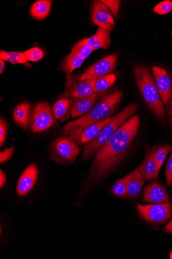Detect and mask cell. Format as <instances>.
<instances>
[{
	"label": "cell",
	"mask_w": 172,
	"mask_h": 259,
	"mask_svg": "<svg viewBox=\"0 0 172 259\" xmlns=\"http://www.w3.org/2000/svg\"><path fill=\"white\" fill-rule=\"evenodd\" d=\"M139 125V117L132 116L117 131L106 145L97 150L92 167L95 177L103 176L117 165L130 148Z\"/></svg>",
	"instance_id": "obj_1"
},
{
	"label": "cell",
	"mask_w": 172,
	"mask_h": 259,
	"mask_svg": "<svg viewBox=\"0 0 172 259\" xmlns=\"http://www.w3.org/2000/svg\"><path fill=\"white\" fill-rule=\"evenodd\" d=\"M122 97L121 92L105 96L85 115L75 121L67 123L62 129L64 134L70 135L74 131L102 120L114 111Z\"/></svg>",
	"instance_id": "obj_2"
},
{
	"label": "cell",
	"mask_w": 172,
	"mask_h": 259,
	"mask_svg": "<svg viewBox=\"0 0 172 259\" xmlns=\"http://www.w3.org/2000/svg\"><path fill=\"white\" fill-rule=\"evenodd\" d=\"M135 78L142 97L151 110L161 120L165 116V107L151 74L146 68L136 65Z\"/></svg>",
	"instance_id": "obj_3"
},
{
	"label": "cell",
	"mask_w": 172,
	"mask_h": 259,
	"mask_svg": "<svg viewBox=\"0 0 172 259\" xmlns=\"http://www.w3.org/2000/svg\"><path fill=\"white\" fill-rule=\"evenodd\" d=\"M137 107L138 105L136 103L131 104L111 117L109 122L103 128L99 135L85 145L82 157L84 159L88 158L106 145L117 131L131 118Z\"/></svg>",
	"instance_id": "obj_4"
},
{
	"label": "cell",
	"mask_w": 172,
	"mask_h": 259,
	"mask_svg": "<svg viewBox=\"0 0 172 259\" xmlns=\"http://www.w3.org/2000/svg\"><path fill=\"white\" fill-rule=\"evenodd\" d=\"M80 153L81 150L78 144L70 137H61L55 140L50 149L52 159L60 163L75 161Z\"/></svg>",
	"instance_id": "obj_5"
},
{
	"label": "cell",
	"mask_w": 172,
	"mask_h": 259,
	"mask_svg": "<svg viewBox=\"0 0 172 259\" xmlns=\"http://www.w3.org/2000/svg\"><path fill=\"white\" fill-rule=\"evenodd\" d=\"M50 105L46 102L36 104L31 116V128L34 133L42 132L50 128L55 122Z\"/></svg>",
	"instance_id": "obj_6"
},
{
	"label": "cell",
	"mask_w": 172,
	"mask_h": 259,
	"mask_svg": "<svg viewBox=\"0 0 172 259\" xmlns=\"http://www.w3.org/2000/svg\"><path fill=\"white\" fill-rule=\"evenodd\" d=\"M96 79L77 80L75 77L67 75L64 98L70 100L84 98L96 93L94 89Z\"/></svg>",
	"instance_id": "obj_7"
},
{
	"label": "cell",
	"mask_w": 172,
	"mask_h": 259,
	"mask_svg": "<svg viewBox=\"0 0 172 259\" xmlns=\"http://www.w3.org/2000/svg\"><path fill=\"white\" fill-rule=\"evenodd\" d=\"M137 209L146 221L155 223H165L171 217L170 203L143 205L137 204Z\"/></svg>",
	"instance_id": "obj_8"
},
{
	"label": "cell",
	"mask_w": 172,
	"mask_h": 259,
	"mask_svg": "<svg viewBox=\"0 0 172 259\" xmlns=\"http://www.w3.org/2000/svg\"><path fill=\"white\" fill-rule=\"evenodd\" d=\"M117 60V55L116 54L106 57L91 65L77 78L79 80L96 79L109 75L114 70Z\"/></svg>",
	"instance_id": "obj_9"
},
{
	"label": "cell",
	"mask_w": 172,
	"mask_h": 259,
	"mask_svg": "<svg viewBox=\"0 0 172 259\" xmlns=\"http://www.w3.org/2000/svg\"><path fill=\"white\" fill-rule=\"evenodd\" d=\"M110 119L111 115L102 120L74 131L70 134V137L80 146L87 144L99 135Z\"/></svg>",
	"instance_id": "obj_10"
},
{
	"label": "cell",
	"mask_w": 172,
	"mask_h": 259,
	"mask_svg": "<svg viewBox=\"0 0 172 259\" xmlns=\"http://www.w3.org/2000/svg\"><path fill=\"white\" fill-rule=\"evenodd\" d=\"M153 74L160 98L164 105L169 104L172 96V83L165 69L158 66L152 68Z\"/></svg>",
	"instance_id": "obj_11"
},
{
	"label": "cell",
	"mask_w": 172,
	"mask_h": 259,
	"mask_svg": "<svg viewBox=\"0 0 172 259\" xmlns=\"http://www.w3.org/2000/svg\"><path fill=\"white\" fill-rule=\"evenodd\" d=\"M92 20L94 24L109 31L113 30L115 22L110 11L101 1H95L92 5Z\"/></svg>",
	"instance_id": "obj_12"
},
{
	"label": "cell",
	"mask_w": 172,
	"mask_h": 259,
	"mask_svg": "<svg viewBox=\"0 0 172 259\" xmlns=\"http://www.w3.org/2000/svg\"><path fill=\"white\" fill-rule=\"evenodd\" d=\"M38 172L35 163L30 164L21 176L17 186V193L19 197L28 194L37 181Z\"/></svg>",
	"instance_id": "obj_13"
},
{
	"label": "cell",
	"mask_w": 172,
	"mask_h": 259,
	"mask_svg": "<svg viewBox=\"0 0 172 259\" xmlns=\"http://www.w3.org/2000/svg\"><path fill=\"white\" fill-rule=\"evenodd\" d=\"M143 199L145 202L155 204L165 203L169 200L165 188L157 182H153L145 187Z\"/></svg>",
	"instance_id": "obj_14"
},
{
	"label": "cell",
	"mask_w": 172,
	"mask_h": 259,
	"mask_svg": "<svg viewBox=\"0 0 172 259\" xmlns=\"http://www.w3.org/2000/svg\"><path fill=\"white\" fill-rule=\"evenodd\" d=\"M110 34V31L98 27L96 32L93 35L81 39L80 41L91 47L94 51L99 49L106 50L111 43Z\"/></svg>",
	"instance_id": "obj_15"
},
{
	"label": "cell",
	"mask_w": 172,
	"mask_h": 259,
	"mask_svg": "<svg viewBox=\"0 0 172 259\" xmlns=\"http://www.w3.org/2000/svg\"><path fill=\"white\" fill-rule=\"evenodd\" d=\"M97 96L95 93L89 97L74 99L70 108L73 118L81 117L87 114L94 106Z\"/></svg>",
	"instance_id": "obj_16"
},
{
	"label": "cell",
	"mask_w": 172,
	"mask_h": 259,
	"mask_svg": "<svg viewBox=\"0 0 172 259\" xmlns=\"http://www.w3.org/2000/svg\"><path fill=\"white\" fill-rule=\"evenodd\" d=\"M155 149L156 148H154L150 151L146 152L142 163L139 167L145 181L158 178L160 170L154 158Z\"/></svg>",
	"instance_id": "obj_17"
},
{
	"label": "cell",
	"mask_w": 172,
	"mask_h": 259,
	"mask_svg": "<svg viewBox=\"0 0 172 259\" xmlns=\"http://www.w3.org/2000/svg\"><path fill=\"white\" fill-rule=\"evenodd\" d=\"M30 105L29 103H23L16 107L14 117L16 123L22 128L27 130L31 125Z\"/></svg>",
	"instance_id": "obj_18"
},
{
	"label": "cell",
	"mask_w": 172,
	"mask_h": 259,
	"mask_svg": "<svg viewBox=\"0 0 172 259\" xmlns=\"http://www.w3.org/2000/svg\"><path fill=\"white\" fill-rule=\"evenodd\" d=\"M145 181L139 167L132 171V176L130 180L128 187V198H135L141 193L143 185Z\"/></svg>",
	"instance_id": "obj_19"
},
{
	"label": "cell",
	"mask_w": 172,
	"mask_h": 259,
	"mask_svg": "<svg viewBox=\"0 0 172 259\" xmlns=\"http://www.w3.org/2000/svg\"><path fill=\"white\" fill-rule=\"evenodd\" d=\"M85 60L78 53L71 51L63 62L61 69L67 75H70L74 70L80 68Z\"/></svg>",
	"instance_id": "obj_20"
},
{
	"label": "cell",
	"mask_w": 172,
	"mask_h": 259,
	"mask_svg": "<svg viewBox=\"0 0 172 259\" xmlns=\"http://www.w3.org/2000/svg\"><path fill=\"white\" fill-rule=\"evenodd\" d=\"M52 1L40 0L35 3L31 7V16L37 20H42L48 16L50 12Z\"/></svg>",
	"instance_id": "obj_21"
},
{
	"label": "cell",
	"mask_w": 172,
	"mask_h": 259,
	"mask_svg": "<svg viewBox=\"0 0 172 259\" xmlns=\"http://www.w3.org/2000/svg\"><path fill=\"white\" fill-rule=\"evenodd\" d=\"M0 59L8 61L13 64H23L28 68L32 67L29 61L23 53L20 52H7L2 51L0 52Z\"/></svg>",
	"instance_id": "obj_22"
},
{
	"label": "cell",
	"mask_w": 172,
	"mask_h": 259,
	"mask_svg": "<svg viewBox=\"0 0 172 259\" xmlns=\"http://www.w3.org/2000/svg\"><path fill=\"white\" fill-rule=\"evenodd\" d=\"M72 101V100L63 98L54 104L52 111L56 119L61 120L65 118L71 108Z\"/></svg>",
	"instance_id": "obj_23"
},
{
	"label": "cell",
	"mask_w": 172,
	"mask_h": 259,
	"mask_svg": "<svg viewBox=\"0 0 172 259\" xmlns=\"http://www.w3.org/2000/svg\"><path fill=\"white\" fill-rule=\"evenodd\" d=\"M132 176V172L114 184L112 192L114 195L122 198L128 197V187Z\"/></svg>",
	"instance_id": "obj_24"
},
{
	"label": "cell",
	"mask_w": 172,
	"mask_h": 259,
	"mask_svg": "<svg viewBox=\"0 0 172 259\" xmlns=\"http://www.w3.org/2000/svg\"><path fill=\"white\" fill-rule=\"evenodd\" d=\"M117 77L113 74L96 79L94 83L95 92L97 93L105 91L115 83Z\"/></svg>",
	"instance_id": "obj_25"
},
{
	"label": "cell",
	"mask_w": 172,
	"mask_h": 259,
	"mask_svg": "<svg viewBox=\"0 0 172 259\" xmlns=\"http://www.w3.org/2000/svg\"><path fill=\"white\" fill-rule=\"evenodd\" d=\"M171 146H164L158 149H155L154 153L155 160L157 163L158 169L160 170L167 154L171 150Z\"/></svg>",
	"instance_id": "obj_26"
},
{
	"label": "cell",
	"mask_w": 172,
	"mask_h": 259,
	"mask_svg": "<svg viewBox=\"0 0 172 259\" xmlns=\"http://www.w3.org/2000/svg\"><path fill=\"white\" fill-rule=\"evenodd\" d=\"M72 51L78 53L85 59H86L94 52L91 47L80 41L73 46Z\"/></svg>",
	"instance_id": "obj_27"
},
{
	"label": "cell",
	"mask_w": 172,
	"mask_h": 259,
	"mask_svg": "<svg viewBox=\"0 0 172 259\" xmlns=\"http://www.w3.org/2000/svg\"><path fill=\"white\" fill-rule=\"evenodd\" d=\"M23 54L28 61L32 62L39 61L44 57L43 52L38 47H34V48L24 52Z\"/></svg>",
	"instance_id": "obj_28"
},
{
	"label": "cell",
	"mask_w": 172,
	"mask_h": 259,
	"mask_svg": "<svg viewBox=\"0 0 172 259\" xmlns=\"http://www.w3.org/2000/svg\"><path fill=\"white\" fill-rule=\"evenodd\" d=\"M172 10V2L165 0L157 5L153 9V12L160 15H166Z\"/></svg>",
	"instance_id": "obj_29"
},
{
	"label": "cell",
	"mask_w": 172,
	"mask_h": 259,
	"mask_svg": "<svg viewBox=\"0 0 172 259\" xmlns=\"http://www.w3.org/2000/svg\"><path fill=\"white\" fill-rule=\"evenodd\" d=\"M101 2L110 11L114 16H117L120 6V1H117V0H103Z\"/></svg>",
	"instance_id": "obj_30"
},
{
	"label": "cell",
	"mask_w": 172,
	"mask_h": 259,
	"mask_svg": "<svg viewBox=\"0 0 172 259\" xmlns=\"http://www.w3.org/2000/svg\"><path fill=\"white\" fill-rule=\"evenodd\" d=\"M8 132V124L3 118L0 120V146L4 145Z\"/></svg>",
	"instance_id": "obj_31"
},
{
	"label": "cell",
	"mask_w": 172,
	"mask_h": 259,
	"mask_svg": "<svg viewBox=\"0 0 172 259\" xmlns=\"http://www.w3.org/2000/svg\"><path fill=\"white\" fill-rule=\"evenodd\" d=\"M165 176L168 185L172 186V153L167 162Z\"/></svg>",
	"instance_id": "obj_32"
},
{
	"label": "cell",
	"mask_w": 172,
	"mask_h": 259,
	"mask_svg": "<svg viewBox=\"0 0 172 259\" xmlns=\"http://www.w3.org/2000/svg\"><path fill=\"white\" fill-rule=\"evenodd\" d=\"M14 149L13 146L10 148H6L0 153V162L5 163L9 160L14 153Z\"/></svg>",
	"instance_id": "obj_33"
},
{
	"label": "cell",
	"mask_w": 172,
	"mask_h": 259,
	"mask_svg": "<svg viewBox=\"0 0 172 259\" xmlns=\"http://www.w3.org/2000/svg\"><path fill=\"white\" fill-rule=\"evenodd\" d=\"M7 182V176L5 172L1 170L0 171V187L3 188Z\"/></svg>",
	"instance_id": "obj_34"
},
{
	"label": "cell",
	"mask_w": 172,
	"mask_h": 259,
	"mask_svg": "<svg viewBox=\"0 0 172 259\" xmlns=\"http://www.w3.org/2000/svg\"><path fill=\"white\" fill-rule=\"evenodd\" d=\"M163 231L168 233H172V219L163 228Z\"/></svg>",
	"instance_id": "obj_35"
},
{
	"label": "cell",
	"mask_w": 172,
	"mask_h": 259,
	"mask_svg": "<svg viewBox=\"0 0 172 259\" xmlns=\"http://www.w3.org/2000/svg\"><path fill=\"white\" fill-rule=\"evenodd\" d=\"M5 62L4 60H0V74H2L5 68Z\"/></svg>",
	"instance_id": "obj_36"
},
{
	"label": "cell",
	"mask_w": 172,
	"mask_h": 259,
	"mask_svg": "<svg viewBox=\"0 0 172 259\" xmlns=\"http://www.w3.org/2000/svg\"><path fill=\"white\" fill-rule=\"evenodd\" d=\"M167 112L168 116H172V106L168 107Z\"/></svg>",
	"instance_id": "obj_37"
},
{
	"label": "cell",
	"mask_w": 172,
	"mask_h": 259,
	"mask_svg": "<svg viewBox=\"0 0 172 259\" xmlns=\"http://www.w3.org/2000/svg\"><path fill=\"white\" fill-rule=\"evenodd\" d=\"M168 120H169V123L172 127V116H169Z\"/></svg>",
	"instance_id": "obj_38"
},
{
	"label": "cell",
	"mask_w": 172,
	"mask_h": 259,
	"mask_svg": "<svg viewBox=\"0 0 172 259\" xmlns=\"http://www.w3.org/2000/svg\"><path fill=\"white\" fill-rule=\"evenodd\" d=\"M169 105L172 106V96L171 97L170 101V102H169Z\"/></svg>",
	"instance_id": "obj_39"
},
{
	"label": "cell",
	"mask_w": 172,
	"mask_h": 259,
	"mask_svg": "<svg viewBox=\"0 0 172 259\" xmlns=\"http://www.w3.org/2000/svg\"><path fill=\"white\" fill-rule=\"evenodd\" d=\"M169 257L170 259H172V250L170 251V253L169 254Z\"/></svg>",
	"instance_id": "obj_40"
},
{
	"label": "cell",
	"mask_w": 172,
	"mask_h": 259,
	"mask_svg": "<svg viewBox=\"0 0 172 259\" xmlns=\"http://www.w3.org/2000/svg\"><path fill=\"white\" fill-rule=\"evenodd\" d=\"M170 209H171V213H172V204H171V206H170Z\"/></svg>",
	"instance_id": "obj_41"
},
{
	"label": "cell",
	"mask_w": 172,
	"mask_h": 259,
	"mask_svg": "<svg viewBox=\"0 0 172 259\" xmlns=\"http://www.w3.org/2000/svg\"><path fill=\"white\" fill-rule=\"evenodd\" d=\"M171 34H172V30H171Z\"/></svg>",
	"instance_id": "obj_42"
}]
</instances>
